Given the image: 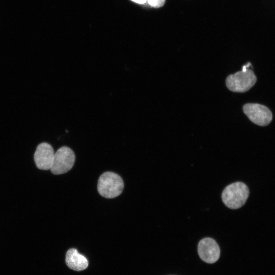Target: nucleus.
I'll list each match as a JSON object with an SVG mask.
<instances>
[{
  "mask_svg": "<svg viewBox=\"0 0 275 275\" xmlns=\"http://www.w3.org/2000/svg\"><path fill=\"white\" fill-rule=\"evenodd\" d=\"M256 81L257 77L252 70H242L228 75L226 79V85L231 91L244 93L253 87Z\"/></svg>",
  "mask_w": 275,
  "mask_h": 275,
  "instance_id": "7ed1b4c3",
  "label": "nucleus"
},
{
  "mask_svg": "<svg viewBox=\"0 0 275 275\" xmlns=\"http://www.w3.org/2000/svg\"><path fill=\"white\" fill-rule=\"evenodd\" d=\"M66 263L68 267L75 271H81L87 268L88 261L75 249H70L66 254Z\"/></svg>",
  "mask_w": 275,
  "mask_h": 275,
  "instance_id": "6e6552de",
  "label": "nucleus"
},
{
  "mask_svg": "<svg viewBox=\"0 0 275 275\" xmlns=\"http://www.w3.org/2000/svg\"><path fill=\"white\" fill-rule=\"evenodd\" d=\"M198 252L200 258L208 263H213L218 259L220 249L216 242L212 238L206 237L200 241Z\"/></svg>",
  "mask_w": 275,
  "mask_h": 275,
  "instance_id": "423d86ee",
  "label": "nucleus"
},
{
  "mask_svg": "<svg viewBox=\"0 0 275 275\" xmlns=\"http://www.w3.org/2000/svg\"><path fill=\"white\" fill-rule=\"evenodd\" d=\"M124 182L122 178L117 174L106 172L99 178L97 189L99 194L106 198H114L123 191Z\"/></svg>",
  "mask_w": 275,
  "mask_h": 275,
  "instance_id": "f03ea898",
  "label": "nucleus"
},
{
  "mask_svg": "<svg viewBox=\"0 0 275 275\" xmlns=\"http://www.w3.org/2000/svg\"><path fill=\"white\" fill-rule=\"evenodd\" d=\"M54 153L52 146L48 143H42L37 147L34 158L37 167L41 170L50 169Z\"/></svg>",
  "mask_w": 275,
  "mask_h": 275,
  "instance_id": "0eeeda50",
  "label": "nucleus"
},
{
  "mask_svg": "<svg viewBox=\"0 0 275 275\" xmlns=\"http://www.w3.org/2000/svg\"><path fill=\"white\" fill-rule=\"evenodd\" d=\"M75 160V156L73 151L68 147H62L54 153L50 170L54 175L64 174L73 167Z\"/></svg>",
  "mask_w": 275,
  "mask_h": 275,
  "instance_id": "20e7f679",
  "label": "nucleus"
},
{
  "mask_svg": "<svg viewBox=\"0 0 275 275\" xmlns=\"http://www.w3.org/2000/svg\"><path fill=\"white\" fill-rule=\"evenodd\" d=\"M131 1L139 4H144L147 1V0H131Z\"/></svg>",
  "mask_w": 275,
  "mask_h": 275,
  "instance_id": "9d476101",
  "label": "nucleus"
},
{
  "mask_svg": "<svg viewBox=\"0 0 275 275\" xmlns=\"http://www.w3.org/2000/svg\"><path fill=\"white\" fill-rule=\"evenodd\" d=\"M249 195L248 186L243 182H236L225 187L222 194V199L227 207L236 209L245 204Z\"/></svg>",
  "mask_w": 275,
  "mask_h": 275,
  "instance_id": "f257e3e1",
  "label": "nucleus"
},
{
  "mask_svg": "<svg viewBox=\"0 0 275 275\" xmlns=\"http://www.w3.org/2000/svg\"><path fill=\"white\" fill-rule=\"evenodd\" d=\"M148 4L154 8H160L163 6L166 0H147Z\"/></svg>",
  "mask_w": 275,
  "mask_h": 275,
  "instance_id": "1a4fd4ad",
  "label": "nucleus"
},
{
  "mask_svg": "<svg viewBox=\"0 0 275 275\" xmlns=\"http://www.w3.org/2000/svg\"><path fill=\"white\" fill-rule=\"evenodd\" d=\"M243 111L253 123L265 126L272 120V114L266 106L258 103H246L243 106Z\"/></svg>",
  "mask_w": 275,
  "mask_h": 275,
  "instance_id": "39448f33",
  "label": "nucleus"
}]
</instances>
